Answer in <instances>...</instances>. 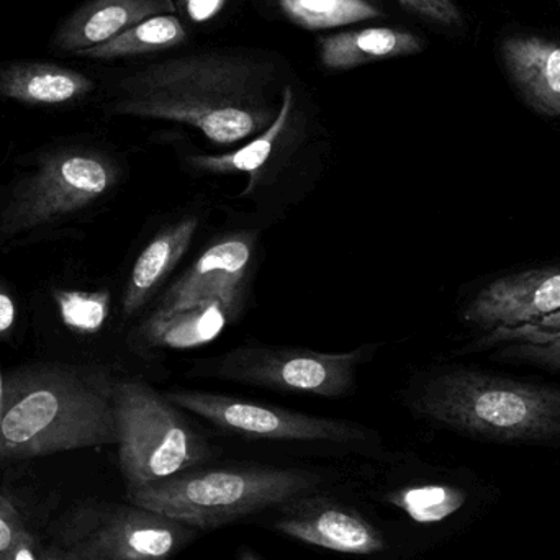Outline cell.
Listing matches in <instances>:
<instances>
[{
    "mask_svg": "<svg viewBox=\"0 0 560 560\" xmlns=\"http://www.w3.org/2000/svg\"><path fill=\"white\" fill-rule=\"evenodd\" d=\"M164 395L180 410L249 440L358 444L371 436V431L352 421L313 417L233 395L200 390H170Z\"/></svg>",
    "mask_w": 560,
    "mask_h": 560,
    "instance_id": "cell-9",
    "label": "cell"
},
{
    "mask_svg": "<svg viewBox=\"0 0 560 560\" xmlns=\"http://www.w3.org/2000/svg\"><path fill=\"white\" fill-rule=\"evenodd\" d=\"M405 10L440 26L463 25V12L454 0H395Z\"/></svg>",
    "mask_w": 560,
    "mask_h": 560,
    "instance_id": "cell-26",
    "label": "cell"
},
{
    "mask_svg": "<svg viewBox=\"0 0 560 560\" xmlns=\"http://www.w3.org/2000/svg\"><path fill=\"white\" fill-rule=\"evenodd\" d=\"M418 415L499 443H560V387L479 369L434 372L413 398Z\"/></svg>",
    "mask_w": 560,
    "mask_h": 560,
    "instance_id": "cell-3",
    "label": "cell"
},
{
    "mask_svg": "<svg viewBox=\"0 0 560 560\" xmlns=\"http://www.w3.org/2000/svg\"><path fill=\"white\" fill-rule=\"evenodd\" d=\"M276 528L289 538L342 555L369 556L384 551L381 532L358 512L328 500H295Z\"/></svg>",
    "mask_w": 560,
    "mask_h": 560,
    "instance_id": "cell-12",
    "label": "cell"
},
{
    "mask_svg": "<svg viewBox=\"0 0 560 560\" xmlns=\"http://www.w3.org/2000/svg\"><path fill=\"white\" fill-rule=\"evenodd\" d=\"M25 532V522L15 506L5 497L0 495V560H5Z\"/></svg>",
    "mask_w": 560,
    "mask_h": 560,
    "instance_id": "cell-27",
    "label": "cell"
},
{
    "mask_svg": "<svg viewBox=\"0 0 560 560\" xmlns=\"http://www.w3.org/2000/svg\"><path fill=\"white\" fill-rule=\"evenodd\" d=\"M43 560H78L62 548H43Z\"/></svg>",
    "mask_w": 560,
    "mask_h": 560,
    "instance_id": "cell-31",
    "label": "cell"
},
{
    "mask_svg": "<svg viewBox=\"0 0 560 560\" xmlns=\"http://www.w3.org/2000/svg\"><path fill=\"white\" fill-rule=\"evenodd\" d=\"M293 107H295V92H293L292 85H283L278 117L262 133L252 138L240 150L223 154H194V156H189L187 163L197 173L213 174V176L248 174L252 179L248 190H253L256 176L271 160L280 138L289 127Z\"/></svg>",
    "mask_w": 560,
    "mask_h": 560,
    "instance_id": "cell-19",
    "label": "cell"
},
{
    "mask_svg": "<svg viewBox=\"0 0 560 560\" xmlns=\"http://www.w3.org/2000/svg\"><path fill=\"white\" fill-rule=\"evenodd\" d=\"M16 318V306L9 293L0 290V339L13 328Z\"/></svg>",
    "mask_w": 560,
    "mask_h": 560,
    "instance_id": "cell-30",
    "label": "cell"
},
{
    "mask_svg": "<svg viewBox=\"0 0 560 560\" xmlns=\"http://www.w3.org/2000/svg\"><path fill=\"white\" fill-rule=\"evenodd\" d=\"M238 560H262L259 558L258 555H256L255 551H252V549H243V551H240Z\"/></svg>",
    "mask_w": 560,
    "mask_h": 560,
    "instance_id": "cell-32",
    "label": "cell"
},
{
    "mask_svg": "<svg viewBox=\"0 0 560 560\" xmlns=\"http://www.w3.org/2000/svg\"><path fill=\"white\" fill-rule=\"evenodd\" d=\"M493 359L512 364H528L535 368L560 372V338L542 345H509L497 348Z\"/></svg>",
    "mask_w": 560,
    "mask_h": 560,
    "instance_id": "cell-25",
    "label": "cell"
},
{
    "mask_svg": "<svg viewBox=\"0 0 560 560\" xmlns=\"http://www.w3.org/2000/svg\"><path fill=\"white\" fill-rule=\"evenodd\" d=\"M229 0H179L184 12L192 22H209L225 9Z\"/></svg>",
    "mask_w": 560,
    "mask_h": 560,
    "instance_id": "cell-28",
    "label": "cell"
},
{
    "mask_svg": "<svg viewBox=\"0 0 560 560\" xmlns=\"http://www.w3.org/2000/svg\"><path fill=\"white\" fill-rule=\"evenodd\" d=\"M506 71L526 104L560 117V45L539 36H512L502 45Z\"/></svg>",
    "mask_w": 560,
    "mask_h": 560,
    "instance_id": "cell-14",
    "label": "cell"
},
{
    "mask_svg": "<svg viewBox=\"0 0 560 560\" xmlns=\"http://www.w3.org/2000/svg\"><path fill=\"white\" fill-rule=\"evenodd\" d=\"M388 503L423 525L443 522L466 502L460 490L444 486L410 487L385 497Z\"/></svg>",
    "mask_w": 560,
    "mask_h": 560,
    "instance_id": "cell-22",
    "label": "cell"
},
{
    "mask_svg": "<svg viewBox=\"0 0 560 560\" xmlns=\"http://www.w3.org/2000/svg\"><path fill=\"white\" fill-rule=\"evenodd\" d=\"M560 310V265L502 276L479 290L463 319L483 332L516 328Z\"/></svg>",
    "mask_w": 560,
    "mask_h": 560,
    "instance_id": "cell-10",
    "label": "cell"
},
{
    "mask_svg": "<svg viewBox=\"0 0 560 560\" xmlns=\"http://www.w3.org/2000/svg\"><path fill=\"white\" fill-rule=\"evenodd\" d=\"M56 306L62 323L72 331L82 335L97 332L110 313V295L107 290L82 292V290H58Z\"/></svg>",
    "mask_w": 560,
    "mask_h": 560,
    "instance_id": "cell-23",
    "label": "cell"
},
{
    "mask_svg": "<svg viewBox=\"0 0 560 560\" xmlns=\"http://www.w3.org/2000/svg\"><path fill=\"white\" fill-rule=\"evenodd\" d=\"M120 179L117 164L91 148L46 153L0 210V240L13 238L88 209Z\"/></svg>",
    "mask_w": 560,
    "mask_h": 560,
    "instance_id": "cell-6",
    "label": "cell"
},
{
    "mask_svg": "<svg viewBox=\"0 0 560 560\" xmlns=\"http://www.w3.org/2000/svg\"><path fill=\"white\" fill-rule=\"evenodd\" d=\"M255 246L253 233H238L213 243L170 287L156 312L170 313L212 300L242 306Z\"/></svg>",
    "mask_w": 560,
    "mask_h": 560,
    "instance_id": "cell-11",
    "label": "cell"
},
{
    "mask_svg": "<svg viewBox=\"0 0 560 560\" xmlns=\"http://www.w3.org/2000/svg\"><path fill=\"white\" fill-rule=\"evenodd\" d=\"M5 560H43V546H39L35 536L26 529Z\"/></svg>",
    "mask_w": 560,
    "mask_h": 560,
    "instance_id": "cell-29",
    "label": "cell"
},
{
    "mask_svg": "<svg viewBox=\"0 0 560 560\" xmlns=\"http://www.w3.org/2000/svg\"><path fill=\"white\" fill-rule=\"evenodd\" d=\"M2 410H3V382H2V374H0V420H2Z\"/></svg>",
    "mask_w": 560,
    "mask_h": 560,
    "instance_id": "cell-33",
    "label": "cell"
},
{
    "mask_svg": "<svg viewBox=\"0 0 560 560\" xmlns=\"http://www.w3.org/2000/svg\"><path fill=\"white\" fill-rule=\"evenodd\" d=\"M283 15L300 28L329 30L382 19L384 12L369 0H276Z\"/></svg>",
    "mask_w": 560,
    "mask_h": 560,
    "instance_id": "cell-21",
    "label": "cell"
},
{
    "mask_svg": "<svg viewBox=\"0 0 560 560\" xmlns=\"http://www.w3.org/2000/svg\"><path fill=\"white\" fill-rule=\"evenodd\" d=\"M316 486L318 477L305 470L261 466L202 469L200 466L153 486L127 490V495L133 505L203 532L285 506Z\"/></svg>",
    "mask_w": 560,
    "mask_h": 560,
    "instance_id": "cell-4",
    "label": "cell"
},
{
    "mask_svg": "<svg viewBox=\"0 0 560 560\" xmlns=\"http://www.w3.org/2000/svg\"><path fill=\"white\" fill-rule=\"evenodd\" d=\"M120 92L110 114L189 125L220 147L258 137L280 108L269 62L240 52L156 62L125 78Z\"/></svg>",
    "mask_w": 560,
    "mask_h": 560,
    "instance_id": "cell-1",
    "label": "cell"
},
{
    "mask_svg": "<svg viewBox=\"0 0 560 560\" xmlns=\"http://www.w3.org/2000/svg\"><path fill=\"white\" fill-rule=\"evenodd\" d=\"M199 533L133 503L98 505L72 518L62 549L78 560H171Z\"/></svg>",
    "mask_w": 560,
    "mask_h": 560,
    "instance_id": "cell-8",
    "label": "cell"
},
{
    "mask_svg": "<svg viewBox=\"0 0 560 560\" xmlns=\"http://www.w3.org/2000/svg\"><path fill=\"white\" fill-rule=\"evenodd\" d=\"M171 12L173 0H88L59 23L51 46L65 55H79L150 16Z\"/></svg>",
    "mask_w": 560,
    "mask_h": 560,
    "instance_id": "cell-13",
    "label": "cell"
},
{
    "mask_svg": "<svg viewBox=\"0 0 560 560\" xmlns=\"http://www.w3.org/2000/svg\"><path fill=\"white\" fill-rule=\"evenodd\" d=\"M186 39L187 32L179 16L163 13L137 23L115 38L79 52V56L92 59L131 58L176 48Z\"/></svg>",
    "mask_w": 560,
    "mask_h": 560,
    "instance_id": "cell-20",
    "label": "cell"
},
{
    "mask_svg": "<svg viewBox=\"0 0 560 560\" xmlns=\"http://www.w3.org/2000/svg\"><path fill=\"white\" fill-rule=\"evenodd\" d=\"M560 338V310L545 318L516 328H499L483 332L476 341L467 346L466 351H486L509 345H542Z\"/></svg>",
    "mask_w": 560,
    "mask_h": 560,
    "instance_id": "cell-24",
    "label": "cell"
},
{
    "mask_svg": "<svg viewBox=\"0 0 560 560\" xmlns=\"http://www.w3.org/2000/svg\"><path fill=\"white\" fill-rule=\"evenodd\" d=\"M242 306L212 300L170 313L154 312L141 326V338L154 348H196L215 339Z\"/></svg>",
    "mask_w": 560,
    "mask_h": 560,
    "instance_id": "cell-18",
    "label": "cell"
},
{
    "mask_svg": "<svg viewBox=\"0 0 560 560\" xmlns=\"http://www.w3.org/2000/svg\"><path fill=\"white\" fill-rule=\"evenodd\" d=\"M197 229L199 220L196 217H186L161 230L148 243L147 248L138 256L125 289L121 300L125 316L140 312L158 287L176 269L192 245Z\"/></svg>",
    "mask_w": 560,
    "mask_h": 560,
    "instance_id": "cell-17",
    "label": "cell"
},
{
    "mask_svg": "<svg viewBox=\"0 0 560 560\" xmlns=\"http://www.w3.org/2000/svg\"><path fill=\"white\" fill-rule=\"evenodd\" d=\"M371 346L348 352H318L305 348L242 345L213 358L200 375L266 390L341 398L354 388Z\"/></svg>",
    "mask_w": 560,
    "mask_h": 560,
    "instance_id": "cell-7",
    "label": "cell"
},
{
    "mask_svg": "<svg viewBox=\"0 0 560 560\" xmlns=\"http://www.w3.org/2000/svg\"><path fill=\"white\" fill-rule=\"evenodd\" d=\"M115 418L127 490L163 482L212 457L209 441L183 410L144 382H115Z\"/></svg>",
    "mask_w": 560,
    "mask_h": 560,
    "instance_id": "cell-5",
    "label": "cell"
},
{
    "mask_svg": "<svg viewBox=\"0 0 560 560\" xmlns=\"http://www.w3.org/2000/svg\"><path fill=\"white\" fill-rule=\"evenodd\" d=\"M115 382L69 365L19 369L3 382L0 459L117 444Z\"/></svg>",
    "mask_w": 560,
    "mask_h": 560,
    "instance_id": "cell-2",
    "label": "cell"
},
{
    "mask_svg": "<svg viewBox=\"0 0 560 560\" xmlns=\"http://www.w3.org/2000/svg\"><path fill=\"white\" fill-rule=\"evenodd\" d=\"M423 48L420 36L392 26L348 30L318 39L319 62L329 71H349L375 61L420 55Z\"/></svg>",
    "mask_w": 560,
    "mask_h": 560,
    "instance_id": "cell-16",
    "label": "cell"
},
{
    "mask_svg": "<svg viewBox=\"0 0 560 560\" xmlns=\"http://www.w3.org/2000/svg\"><path fill=\"white\" fill-rule=\"evenodd\" d=\"M92 79L56 62L22 61L0 66V98L39 107L82 101L94 91Z\"/></svg>",
    "mask_w": 560,
    "mask_h": 560,
    "instance_id": "cell-15",
    "label": "cell"
}]
</instances>
